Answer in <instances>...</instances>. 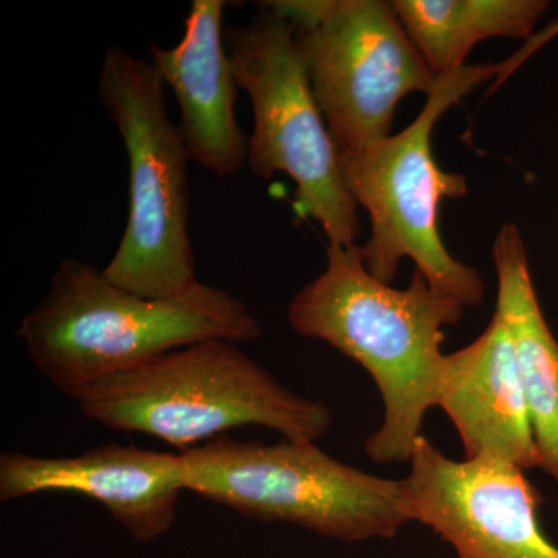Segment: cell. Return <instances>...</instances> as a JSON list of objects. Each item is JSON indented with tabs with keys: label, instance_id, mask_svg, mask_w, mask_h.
I'll return each mask as SVG.
<instances>
[{
	"label": "cell",
	"instance_id": "cell-1",
	"mask_svg": "<svg viewBox=\"0 0 558 558\" xmlns=\"http://www.w3.org/2000/svg\"><path fill=\"white\" fill-rule=\"evenodd\" d=\"M464 310L422 271L407 289L373 277L359 244H328L325 269L290 301V328L357 362L379 389L384 421L365 442L376 464L410 462L425 416L438 407L446 328Z\"/></svg>",
	"mask_w": 558,
	"mask_h": 558
},
{
	"label": "cell",
	"instance_id": "cell-2",
	"mask_svg": "<svg viewBox=\"0 0 558 558\" xmlns=\"http://www.w3.org/2000/svg\"><path fill=\"white\" fill-rule=\"evenodd\" d=\"M16 336L40 376L78 400L102 379L209 340L252 343L263 336L247 304L197 281L170 299H146L83 260H62L49 292Z\"/></svg>",
	"mask_w": 558,
	"mask_h": 558
},
{
	"label": "cell",
	"instance_id": "cell-3",
	"mask_svg": "<svg viewBox=\"0 0 558 558\" xmlns=\"http://www.w3.org/2000/svg\"><path fill=\"white\" fill-rule=\"evenodd\" d=\"M81 413L102 427L142 433L183 451L256 425L318 442L332 427L325 402L286 388L241 344L209 340L167 352L92 385Z\"/></svg>",
	"mask_w": 558,
	"mask_h": 558
},
{
	"label": "cell",
	"instance_id": "cell-4",
	"mask_svg": "<svg viewBox=\"0 0 558 558\" xmlns=\"http://www.w3.org/2000/svg\"><path fill=\"white\" fill-rule=\"evenodd\" d=\"M501 72L502 64H480L439 76L405 130L355 153H339L349 193L369 216V236L362 252L373 277L391 284L402 259L410 258L433 288L465 307L483 304V277L451 256L438 226L440 202L464 197L468 179L439 167L432 135L451 106Z\"/></svg>",
	"mask_w": 558,
	"mask_h": 558
},
{
	"label": "cell",
	"instance_id": "cell-5",
	"mask_svg": "<svg viewBox=\"0 0 558 558\" xmlns=\"http://www.w3.org/2000/svg\"><path fill=\"white\" fill-rule=\"evenodd\" d=\"M180 458L185 492L245 519L295 524L344 543L391 539L413 523L405 480L352 468L317 442L220 436Z\"/></svg>",
	"mask_w": 558,
	"mask_h": 558
},
{
	"label": "cell",
	"instance_id": "cell-6",
	"mask_svg": "<svg viewBox=\"0 0 558 558\" xmlns=\"http://www.w3.org/2000/svg\"><path fill=\"white\" fill-rule=\"evenodd\" d=\"M165 89L150 61L106 50L98 98L126 149L130 201L123 236L102 274L146 299H170L199 281L190 236L191 159Z\"/></svg>",
	"mask_w": 558,
	"mask_h": 558
},
{
	"label": "cell",
	"instance_id": "cell-7",
	"mask_svg": "<svg viewBox=\"0 0 558 558\" xmlns=\"http://www.w3.org/2000/svg\"><path fill=\"white\" fill-rule=\"evenodd\" d=\"M238 86L253 110L247 167L270 180L284 172L295 182V208L317 222L328 244H357L359 205L349 193L339 149L312 90L292 25L274 11L226 32Z\"/></svg>",
	"mask_w": 558,
	"mask_h": 558
},
{
	"label": "cell",
	"instance_id": "cell-8",
	"mask_svg": "<svg viewBox=\"0 0 558 558\" xmlns=\"http://www.w3.org/2000/svg\"><path fill=\"white\" fill-rule=\"evenodd\" d=\"M263 7L292 25L312 90L339 153L388 137L399 102L428 95V68L391 2L270 0Z\"/></svg>",
	"mask_w": 558,
	"mask_h": 558
},
{
	"label": "cell",
	"instance_id": "cell-9",
	"mask_svg": "<svg viewBox=\"0 0 558 558\" xmlns=\"http://www.w3.org/2000/svg\"><path fill=\"white\" fill-rule=\"evenodd\" d=\"M403 480L413 523L432 529L458 558H558L539 524L542 497L524 470L454 461L422 436Z\"/></svg>",
	"mask_w": 558,
	"mask_h": 558
},
{
	"label": "cell",
	"instance_id": "cell-10",
	"mask_svg": "<svg viewBox=\"0 0 558 558\" xmlns=\"http://www.w3.org/2000/svg\"><path fill=\"white\" fill-rule=\"evenodd\" d=\"M185 492L179 454L105 444L72 457H0L3 502L40 494L83 495L100 502L137 543L163 537Z\"/></svg>",
	"mask_w": 558,
	"mask_h": 558
},
{
	"label": "cell",
	"instance_id": "cell-11",
	"mask_svg": "<svg viewBox=\"0 0 558 558\" xmlns=\"http://www.w3.org/2000/svg\"><path fill=\"white\" fill-rule=\"evenodd\" d=\"M223 0H193L183 38L170 49L150 46V64L170 87L190 159L231 178L247 165L248 137L236 119L238 80L223 32Z\"/></svg>",
	"mask_w": 558,
	"mask_h": 558
},
{
	"label": "cell",
	"instance_id": "cell-12",
	"mask_svg": "<svg viewBox=\"0 0 558 558\" xmlns=\"http://www.w3.org/2000/svg\"><path fill=\"white\" fill-rule=\"evenodd\" d=\"M438 409L457 428L465 459L538 469L515 348L497 311L478 339L446 354Z\"/></svg>",
	"mask_w": 558,
	"mask_h": 558
},
{
	"label": "cell",
	"instance_id": "cell-13",
	"mask_svg": "<svg viewBox=\"0 0 558 558\" xmlns=\"http://www.w3.org/2000/svg\"><path fill=\"white\" fill-rule=\"evenodd\" d=\"M497 311L508 325L526 398L538 469L558 483V340L539 306L519 227L495 238Z\"/></svg>",
	"mask_w": 558,
	"mask_h": 558
},
{
	"label": "cell",
	"instance_id": "cell-14",
	"mask_svg": "<svg viewBox=\"0 0 558 558\" xmlns=\"http://www.w3.org/2000/svg\"><path fill=\"white\" fill-rule=\"evenodd\" d=\"M403 28L438 76L464 68L476 44L531 38L549 2L543 0H395Z\"/></svg>",
	"mask_w": 558,
	"mask_h": 558
},
{
	"label": "cell",
	"instance_id": "cell-15",
	"mask_svg": "<svg viewBox=\"0 0 558 558\" xmlns=\"http://www.w3.org/2000/svg\"><path fill=\"white\" fill-rule=\"evenodd\" d=\"M558 35V21L553 22V24L548 25V27L545 28L542 33H538V35L532 36L531 43L532 46L535 47V49H538L539 46H543V44L548 43V40L553 39L554 36Z\"/></svg>",
	"mask_w": 558,
	"mask_h": 558
}]
</instances>
